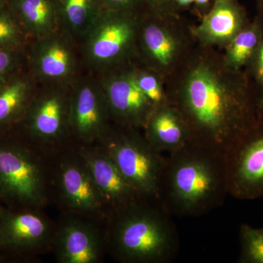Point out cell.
<instances>
[{"label": "cell", "mask_w": 263, "mask_h": 263, "mask_svg": "<svg viewBox=\"0 0 263 263\" xmlns=\"http://www.w3.org/2000/svg\"><path fill=\"white\" fill-rule=\"evenodd\" d=\"M167 101L183 117L193 143L223 155L260 119L248 75L226 66L221 70L209 62L190 67Z\"/></svg>", "instance_id": "obj_1"}, {"label": "cell", "mask_w": 263, "mask_h": 263, "mask_svg": "<svg viewBox=\"0 0 263 263\" xmlns=\"http://www.w3.org/2000/svg\"><path fill=\"white\" fill-rule=\"evenodd\" d=\"M227 195L224 155L193 142L167 154L162 202L171 214L203 215L221 206Z\"/></svg>", "instance_id": "obj_2"}, {"label": "cell", "mask_w": 263, "mask_h": 263, "mask_svg": "<svg viewBox=\"0 0 263 263\" xmlns=\"http://www.w3.org/2000/svg\"><path fill=\"white\" fill-rule=\"evenodd\" d=\"M171 214L160 202L143 201L105 222L108 252L122 263H169L179 249Z\"/></svg>", "instance_id": "obj_3"}, {"label": "cell", "mask_w": 263, "mask_h": 263, "mask_svg": "<svg viewBox=\"0 0 263 263\" xmlns=\"http://www.w3.org/2000/svg\"><path fill=\"white\" fill-rule=\"evenodd\" d=\"M53 155L14 130L0 132V187L3 205L42 209L52 195Z\"/></svg>", "instance_id": "obj_4"}, {"label": "cell", "mask_w": 263, "mask_h": 263, "mask_svg": "<svg viewBox=\"0 0 263 263\" xmlns=\"http://www.w3.org/2000/svg\"><path fill=\"white\" fill-rule=\"evenodd\" d=\"M97 144L103 147L124 177L145 198L162 202L167 156L152 146L138 129L112 123Z\"/></svg>", "instance_id": "obj_5"}, {"label": "cell", "mask_w": 263, "mask_h": 263, "mask_svg": "<svg viewBox=\"0 0 263 263\" xmlns=\"http://www.w3.org/2000/svg\"><path fill=\"white\" fill-rule=\"evenodd\" d=\"M52 192L65 214L105 226L108 212L86 161L74 145L53 154Z\"/></svg>", "instance_id": "obj_6"}, {"label": "cell", "mask_w": 263, "mask_h": 263, "mask_svg": "<svg viewBox=\"0 0 263 263\" xmlns=\"http://www.w3.org/2000/svg\"><path fill=\"white\" fill-rule=\"evenodd\" d=\"M141 17L104 10L79 43L83 63L94 74L123 65L138 46Z\"/></svg>", "instance_id": "obj_7"}, {"label": "cell", "mask_w": 263, "mask_h": 263, "mask_svg": "<svg viewBox=\"0 0 263 263\" xmlns=\"http://www.w3.org/2000/svg\"><path fill=\"white\" fill-rule=\"evenodd\" d=\"M70 86L38 84L23 119L15 127L24 138L49 155L71 145Z\"/></svg>", "instance_id": "obj_8"}, {"label": "cell", "mask_w": 263, "mask_h": 263, "mask_svg": "<svg viewBox=\"0 0 263 263\" xmlns=\"http://www.w3.org/2000/svg\"><path fill=\"white\" fill-rule=\"evenodd\" d=\"M57 224L42 209L0 207V260L30 257L51 250Z\"/></svg>", "instance_id": "obj_9"}, {"label": "cell", "mask_w": 263, "mask_h": 263, "mask_svg": "<svg viewBox=\"0 0 263 263\" xmlns=\"http://www.w3.org/2000/svg\"><path fill=\"white\" fill-rule=\"evenodd\" d=\"M27 48L28 71L38 84L70 86L80 77V45L63 29L34 40Z\"/></svg>", "instance_id": "obj_10"}, {"label": "cell", "mask_w": 263, "mask_h": 263, "mask_svg": "<svg viewBox=\"0 0 263 263\" xmlns=\"http://www.w3.org/2000/svg\"><path fill=\"white\" fill-rule=\"evenodd\" d=\"M111 117L97 75L80 76L70 86L69 127L71 144L98 143L111 126Z\"/></svg>", "instance_id": "obj_11"}, {"label": "cell", "mask_w": 263, "mask_h": 263, "mask_svg": "<svg viewBox=\"0 0 263 263\" xmlns=\"http://www.w3.org/2000/svg\"><path fill=\"white\" fill-rule=\"evenodd\" d=\"M228 195L238 200L263 197V118L224 155Z\"/></svg>", "instance_id": "obj_12"}, {"label": "cell", "mask_w": 263, "mask_h": 263, "mask_svg": "<svg viewBox=\"0 0 263 263\" xmlns=\"http://www.w3.org/2000/svg\"><path fill=\"white\" fill-rule=\"evenodd\" d=\"M51 251L60 263L100 262L108 252L105 226L65 214L57 224Z\"/></svg>", "instance_id": "obj_13"}, {"label": "cell", "mask_w": 263, "mask_h": 263, "mask_svg": "<svg viewBox=\"0 0 263 263\" xmlns=\"http://www.w3.org/2000/svg\"><path fill=\"white\" fill-rule=\"evenodd\" d=\"M95 75L105 93L112 122L143 129L155 107L137 84L134 70L121 69L120 65Z\"/></svg>", "instance_id": "obj_14"}, {"label": "cell", "mask_w": 263, "mask_h": 263, "mask_svg": "<svg viewBox=\"0 0 263 263\" xmlns=\"http://www.w3.org/2000/svg\"><path fill=\"white\" fill-rule=\"evenodd\" d=\"M75 146L89 166L106 205L108 219L133 205L148 200L124 177L103 147L97 143Z\"/></svg>", "instance_id": "obj_15"}, {"label": "cell", "mask_w": 263, "mask_h": 263, "mask_svg": "<svg viewBox=\"0 0 263 263\" xmlns=\"http://www.w3.org/2000/svg\"><path fill=\"white\" fill-rule=\"evenodd\" d=\"M143 129L150 144L167 155L193 142L183 117L169 103L155 107Z\"/></svg>", "instance_id": "obj_16"}, {"label": "cell", "mask_w": 263, "mask_h": 263, "mask_svg": "<svg viewBox=\"0 0 263 263\" xmlns=\"http://www.w3.org/2000/svg\"><path fill=\"white\" fill-rule=\"evenodd\" d=\"M247 24L245 12L235 0H216L195 29V35L206 44L227 46Z\"/></svg>", "instance_id": "obj_17"}, {"label": "cell", "mask_w": 263, "mask_h": 263, "mask_svg": "<svg viewBox=\"0 0 263 263\" xmlns=\"http://www.w3.org/2000/svg\"><path fill=\"white\" fill-rule=\"evenodd\" d=\"M37 86L29 71L21 69L0 84V132L13 129L22 122Z\"/></svg>", "instance_id": "obj_18"}, {"label": "cell", "mask_w": 263, "mask_h": 263, "mask_svg": "<svg viewBox=\"0 0 263 263\" xmlns=\"http://www.w3.org/2000/svg\"><path fill=\"white\" fill-rule=\"evenodd\" d=\"M152 68L169 70L179 57L181 43L162 24L141 20L138 46Z\"/></svg>", "instance_id": "obj_19"}, {"label": "cell", "mask_w": 263, "mask_h": 263, "mask_svg": "<svg viewBox=\"0 0 263 263\" xmlns=\"http://www.w3.org/2000/svg\"><path fill=\"white\" fill-rule=\"evenodd\" d=\"M8 5L33 40L61 29L53 0H8Z\"/></svg>", "instance_id": "obj_20"}, {"label": "cell", "mask_w": 263, "mask_h": 263, "mask_svg": "<svg viewBox=\"0 0 263 263\" xmlns=\"http://www.w3.org/2000/svg\"><path fill=\"white\" fill-rule=\"evenodd\" d=\"M61 29L78 43L105 10L101 0H53Z\"/></svg>", "instance_id": "obj_21"}, {"label": "cell", "mask_w": 263, "mask_h": 263, "mask_svg": "<svg viewBox=\"0 0 263 263\" xmlns=\"http://www.w3.org/2000/svg\"><path fill=\"white\" fill-rule=\"evenodd\" d=\"M263 36V22L257 18L247 24L227 45L224 65L233 70H240L253 58Z\"/></svg>", "instance_id": "obj_22"}, {"label": "cell", "mask_w": 263, "mask_h": 263, "mask_svg": "<svg viewBox=\"0 0 263 263\" xmlns=\"http://www.w3.org/2000/svg\"><path fill=\"white\" fill-rule=\"evenodd\" d=\"M33 41L8 4L0 9V48L25 51Z\"/></svg>", "instance_id": "obj_23"}, {"label": "cell", "mask_w": 263, "mask_h": 263, "mask_svg": "<svg viewBox=\"0 0 263 263\" xmlns=\"http://www.w3.org/2000/svg\"><path fill=\"white\" fill-rule=\"evenodd\" d=\"M240 263H263V235L259 229L249 224L240 228Z\"/></svg>", "instance_id": "obj_24"}, {"label": "cell", "mask_w": 263, "mask_h": 263, "mask_svg": "<svg viewBox=\"0 0 263 263\" xmlns=\"http://www.w3.org/2000/svg\"><path fill=\"white\" fill-rule=\"evenodd\" d=\"M137 84L155 107L168 103L157 76L152 71L133 69Z\"/></svg>", "instance_id": "obj_25"}, {"label": "cell", "mask_w": 263, "mask_h": 263, "mask_svg": "<svg viewBox=\"0 0 263 263\" xmlns=\"http://www.w3.org/2000/svg\"><path fill=\"white\" fill-rule=\"evenodd\" d=\"M25 54L22 50L0 48V84L20 70Z\"/></svg>", "instance_id": "obj_26"}, {"label": "cell", "mask_w": 263, "mask_h": 263, "mask_svg": "<svg viewBox=\"0 0 263 263\" xmlns=\"http://www.w3.org/2000/svg\"><path fill=\"white\" fill-rule=\"evenodd\" d=\"M247 66L249 68V78L253 79L256 84L254 87L257 93L260 109L263 103V36L255 54Z\"/></svg>", "instance_id": "obj_27"}, {"label": "cell", "mask_w": 263, "mask_h": 263, "mask_svg": "<svg viewBox=\"0 0 263 263\" xmlns=\"http://www.w3.org/2000/svg\"><path fill=\"white\" fill-rule=\"evenodd\" d=\"M104 8L112 11L139 14L140 10L144 8L143 0H101Z\"/></svg>", "instance_id": "obj_28"}, {"label": "cell", "mask_w": 263, "mask_h": 263, "mask_svg": "<svg viewBox=\"0 0 263 263\" xmlns=\"http://www.w3.org/2000/svg\"><path fill=\"white\" fill-rule=\"evenodd\" d=\"M173 0H143V6L157 13L168 8Z\"/></svg>", "instance_id": "obj_29"}, {"label": "cell", "mask_w": 263, "mask_h": 263, "mask_svg": "<svg viewBox=\"0 0 263 263\" xmlns=\"http://www.w3.org/2000/svg\"><path fill=\"white\" fill-rule=\"evenodd\" d=\"M175 2L178 3V4L181 5V6H186L194 3L195 0H174Z\"/></svg>", "instance_id": "obj_30"}, {"label": "cell", "mask_w": 263, "mask_h": 263, "mask_svg": "<svg viewBox=\"0 0 263 263\" xmlns=\"http://www.w3.org/2000/svg\"><path fill=\"white\" fill-rule=\"evenodd\" d=\"M209 0H195V3H196L198 6L203 7L208 4Z\"/></svg>", "instance_id": "obj_31"}, {"label": "cell", "mask_w": 263, "mask_h": 263, "mask_svg": "<svg viewBox=\"0 0 263 263\" xmlns=\"http://www.w3.org/2000/svg\"><path fill=\"white\" fill-rule=\"evenodd\" d=\"M8 0H0V9L8 4Z\"/></svg>", "instance_id": "obj_32"}, {"label": "cell", "mask_w": 263, "mask_h": 263, "mask_svg": "<svg viewBox=\"0 0 263 263\" xmlns=\"http://www.w3.org/2000/svg\"><path fill=\"white\" fill-rule=\"evenodd\" d=\"M3 205V195H2L1 187H0V207Z\"/></svg>", "instance_id": "obj_33"}, {"label": "cell", "mask_w": 263, "mask_h": 263, "mask_svg": "<svg viewBox=\"0 0 263 263\" xmlns=\"http://www.w3.org/2000/svg\"><path fill=\"white\" fill-rule=\"evenodd\" d=\"M259 115H260V118H263V103L261 105L260 109H259Z\"/></svg>", "instance_id": "obj_34"}, {"label": "cell", "mask_w": 263, "mask_h": 263, "mask_svg": "<svg viewBox=\"0 0 263 263\" xmlns=\"http://www.w3.org/2000/svg\"><path fill=\"white\" fill-rule=\"evenodd\" d=\"M258 2L259 6L261 7V8H263V0H257Z\"/></svg>", "instance_id": "obj_35"}, {"label": "cell", "mask_w": 263, "mask_h": 263, "mask_svg": "<svg viewBox=\"0 0 263 263\" xmlns=\"http://www.w3.org/2000/svg\"><path fill=\"white\" fill-rule=\"evenodd\" d=\"M259 231H260V233H262V234L263 235V227H262V228H259Z\"/></svg>", "instance_id": "obj_36"}, {"label": "cell", "mask_w": 263, "mask_h": 263, "mask_svg": "<svg viewBox=\"0 0 263 263\" xmlns=\"http://www.w3.org/2000/svg\"><path fill=\"white\" fill-rule=\"evenodd\" d=\"M0 254H1V250H0Z\"/></svg>", "instance_id": "obj_37"}, {"label": "cell", "mask_w": 263, "mask_h": 263, "mask_svg": "<svg viewBox=\"0 0 263 263\" xmlns=\"http://www.w3.org/2000/svg\"><path fill=\"white\" fill-rule=\"evenodd\" d=\"M215 1H216V0H215Z\"/></svg>", "instance_id": "obj_38"}]
</instances>
